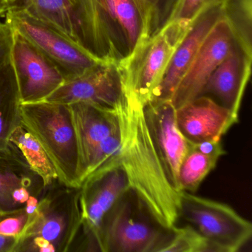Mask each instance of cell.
Segmentation results:
<instances>
[{
    "label": "cell",
    "mask_w": 252,
    "mask_h": 252,
    "mask_svg": "<svg viewBox=\"0 0 252 252\" xmlns=\"http://www.w3.org/2000/svg\"><path fill=\"white\" fill-rule=\"evenodd\" d=\"M82 225L77 238H80V251L99 252L97 236L106 214L118 200L130 189L125 169L109 160L88 175L80 186Z\"/></svg>",
    "instance_id": "ba28073f"
},
{
    "label": "cell",
    "mask_w": 252,
    "mask_h": 252,
    "mask_svg": "<svg viewBox=\"0 0 252 252\" xmlns=\"http://www.w3.org/2000/svg\"><path fill=\"white\" fill-rule=\"evenodd\" d=\"M5 17V22L16 32L55 64L65 82L82 76L101 63L65 33L26 11L9 10Z\"/></svg>",
    "instance_id": "8992f818"
},
{
    "label": "cell",
    "mask_w": 252,
    "mask_h": 252,
    "mask_svg": "<svg viewBox=\"0 0 252 252\" xmlns=\"http://www.w3.org/2000/svg\"><path fill=\"white\" fill-rule=\"evenodd\" d=\"M79 43L101 63L120 64L129 49L110 20L107 0H71Z\"/></svg>",
    "instance_id": "9c48e42d"
},
{
    "label": "cell",
    "mask_w": 252,
    "mask_h": 252,
    "mask_svg": "<svg viewBox=\"0 0 252 252\" xmlns=\"http://www.w3.org/2000/svg\"><path fill=\"white\" fill-rule=\"evenodd\" d=\"M125 98L126 87L119 64L101 63L82 76L64 82L45 101L67 105L83 101L116 110Z\"/></svg>",
    "instance_id": "8fae6325"
},
{
    "label": "cell",
    "mask_w": 252,
    "mask_h": 252,
    "mask_svg": "<svg viewBox=\"0 0 252 252\" xmlns=\"http://www.w3.org/2000/svg\"><path fill=\"white\" fill-rule=\"evenodd\" d=\"M221 18L222 11L220 3L209 7L194 20L175 49L161 82L150 101L171 100L208 33Z\"/></svg>",
    "instance_id": "2e32d148"
},
{
    "label": "cell",
    "mask_w": 252,
    "mask_h": 252,
    "mask_svg": "<svg viewBox=\"0 0 252 252\" xmlns=\"http://www.w3.org/2000/svg\"><path fill=\"white\" fill-rule=\"evenodd\" d=\"M12 9L53 25L79 43L71 0H19Z\"/></svg>",
    "instance_id": "ffe728a7"
},
{
    "label": "cell",
    "mask_w": 252,
    "mask_h": 252,
    "mask_svg": "<svg viewBox=\"0 0 252 252\" xmlns=\"http://www.w3.org/2000/svg\"><path fill=\"white\" fill-rule=\"evenodd\" d=\"M188 142V150L180 165L178 171L179 191L194 193L203 180L215 169L220 156L210 154Z\"/></svg>",
    "instance_id": "44dd1931"
},
{
    "label": "cell",
    "mask_w": 252,
    "mask_h": 252,
    "mask_svg": "<svg viewBox=\"0 0 252 252\" xmlns=\"http://www.w3.org/2000/svg\"><path fill=\"white\" fill-rule=\"evenodd\" d=\"M141 23L140 42L160 33L169 23L179 0H133Z\"/></svg>",
    "instance_id": "cb8c5ba5"
},
{
    "label": "cell",
    "mask_w": 252,
    "mask_h": 252,
    "mask_svg": "<svg viewBox=\"0 0 252 252\" xmlns=\"http://www.w3.org/2000/svg\"><path fill=\"white\" fill-rule=\"evenodd\" d=\"M175 118L180 132L191 143L221 141L238 122V114L206 95H200L177 108Z\"/></svg>",
    "instance_id": "9a60e30c"
},
{
    "label": "cell",
    "mask_w": 252,
    "mask_h": 252,
    "mask_svg": "<svg viewBox=\"0 0 252 252\" xmlns=\"http://www.w3.org/2000/svg\"><path fill=\"white\" fill-rule=\"evenodd\" d=\"M14 31L5 22H0V63L11 54L14 43Z\"/></svg>",
    "instance_id": "f1b7e54d"
},
{
    "label": "cell",
    "mask_w": 252,
    "mask_h": 252,
    "mask_svg": "<svg viewBox=\"0 0 252 252\" xmlns=\"http://www.w3.org/2000/svg\"><path fill=\"white\" fill-rule=\"evenodd\" d=\"M160 252H215L210 243L189 224L171 228Z\"/></svg>",
    "instance_id": "484cf974"
},
{
    "label": "cell",
    "mask_w": 252,
    "mask_h": 252,
    "mask_svg": "<svg viewBox=\"0 0 252 252\" xmlns=\"http://www.w3.org/2000/svg\"><path fill=\"white\" fill-rule=\"evenodd\" d=\"M179 197V218L205 237L215 252H238L252 237V223L228 205L187 191H180Z\"/></svg>",
    "instance_id": "5b68a950"
},
{
    "label": "cell",
    "mask_w": 252,
    "mask_h": 252,
    "mask_svg": "<svg viewBox=\"0 0 252 252\" xmlns=\"http://www.w3.org/2000/svg\"><path fill=\"white\" fill-rule=\"evenodd\" d=\"M107 10L110 20L127 43L130 54L141 36V18L135 2L133 0H107Z\"/></svg>",
    "instance_id": "603a6c76"
},
{
    "label": "cell",
    "mask_w": 252,
    "mask_h": 252,
    "mask_svg": "<svg viewBox=\"0 0 252 252\" xmlns=\"http://www.w3.org/2000/svg\"><path fill=\"white\" fill-rule=\"evenodd\" d=\"M80 187H46L14 252H70L82 225Z\"/></svg>",
    "instance_id": "7a4b0ae2"
},
{
    "label": "cell",
    "mask_w": 252,
    "mask_h": 252,
    "mask_svg": "<svg viewBox=\"0 0 252 252\" xmlns=\"http://www.w3.org/2000/svg\"><path fill=\"white\" fill-rule=\"evenodd\" d=\"M10 142L21 152L28 164L43 180L45 187L60 181L48 155L39 141L22 124L11 135Z\"/></svg>",
    "instance_id": "7402d4cb"
},
{
    "label": "cell",
    "mask_w": 252,
    "mask_h": 252,
    "mask_svg": "<svg viewBox=\"0 0 252 252\" xmlns=\"http://www.w3.org/2000/svg\"><path fill=\"white\" fill-rule=\"evenodd\" d=\"M175 110L171 100L152 101L143 107L144 119L169 182L179 191L178 171L188 142L178 129Z\"/></svg>",
    "instance_id": "5bb4252c"
},
{
    "label": "cell",
    "mask_w": 252,
    "mask_h": 252,
    "mask_svg": "<svg viewBox=\"0 0 252 252\" xmlns=\"http://www.w3.org/2000/svg\"><path fill=\"white\" fill-rule=\"evenodd\" d=\"M21 124L48 155L60 182L80 187V158L70 105L48 101L22 104Z\"/></svg>",
    "instance_id": "3957f363"
},
{
    "label": "cell",
    "mask_w": 252,
    "mask_h": 252,
    "mask_svg": "<svg viewBox=\"0 0 252 252\" xmlns=\"http://www.w3.org/2000/svg\"><path fill=\"white\" fill-rule=\"evenodd\" d=\"M252 0H223L222 17L228 22L236 41L248 55L252 57Z\"/></svg>",
    "instance_id": "d4e9b609"
},
{
    "label": "cell",
    "mask_w": 252,
    "mask_h": 252,
    "mask_svg": "<svg viewBox=\"0 0 252 252\" xmlns=\"http://www.w3.org/2000/svg\"><path fill=\"white\" fill-rule=\"evenodd\" d=\"M11 61L22 104L45 101L65 82L55 64L15 31Z\"/></svg>",
    "instance_id": "30bf717a"
},
{
    "label": "cell",
    "mask_w": 252,
    "mask_h": 252,
    "mask_svg": "<svg viewBox=\"0 0 252 252\" xmlns=\"http://www.w3.org/2000/svg\"><path fill=\"white\" fill-rule=\"evenodd\" d=\"M124 127L119 153L110 160L126 172L130 189L155 220L172 228L179 218V191L169 182L144 117L143 106L130 93L119 107Z\"/></svg>",
    "instance_id": "6da1fadb"
},
{
    "label": "cell",
    "mask_w": 252,
    "mask_h": 252,
    "mask_svg": "<svg viewBox=\"0 0 252 252\" xmlns=\"http://www.w3.org/2000/svg\"><path fill=\"white\" fill-rule=\"evenodd\" d=\"M18 1L19 0H7L9 10L14 8V6H15V5H17V2H18ZM9 10H8V11H9Z\"/></svg>",
    "instance_id": "1f68e13d"
},
{
    "label": "cell",
    "mask_w": 252,
    "mask_h": 252,
    "mask_svg": "<svg viewBox=\"0 0 252 252\" xmlns=\"http://www.w3.org/2000/svg\"><path fill=\"white\" fill-rule=\"evenodd\" d=\"M69 105L79 147L82 184L94 150L120 126V116L118 109L106 108L91 103L79 101Z\"/></svg>",
    "instance_id": "ac0fdd59"
},
{
    "label": "cell",
    "mask_w": 252,
    "mask_h": 252,
    "mask_svg": "<svg viewBox=\"0 0 252 252\" xmlns=\"http://www.w3.org/2000/svg\"><path fill=\"white\" fill-rule=\"evenodd\" d=\"M46 187L11 142L0 150V213L27 208L34 212Z\"/></svg>",
    "instance_id": "4fadbf2b"
},
{
    "label": "cell",
    "mask_w": 252,
    "mask_h": 252,
    "mask_svg": "<svg viewBox=\"0 0 252 252\" xmlns=\"http://www.w3.org/2000/svg\"><path fill=\"white\" fill-rule=\"evenodd\" d=\"M22 101L11 54L0 63V150L21 125Z\"/></svg>",
    "instance_id": "d6986e66"
},
{
    "label": "cell",
    "mask_w": 252,
    "mask_h": 252,
    "mask_svg": "<svg viewBox=\"0 0 252 252\" xmlns=\"http://www.w3.org/2000/svg\"><path fill=\"white\" fill-rule=\"evenodd\" d=\"M171 228L158 223L132 189L106 214L97 236L101 252H160Z\"/></svg>",
    "instance_id": "277c9868"
},
{
    "label": "cell",
    "mask_w": 252,
    "mask_h": 252,
    "mask_svg": "<svg viewBox=\"0 0 252 252\" xmlns=\"http://www.w3.org/2000/svg\"><path fill=\"white\" fill-rule=\"evenodd\" d=\"M17 241V237L0 235V252H14Z\"/></svg>",
    "instance_id": "f546056e"
},
{
    "label": "cell",
    "mask_w": 252,
    "mask_h": 252,
    "mask_svg": "<svg viewBox=\"0 0 252 252\" xmlns=\"http://www.w3.org/2000/svg\"><path fill=\"white\" fill-rule=\"evenodd\" d=\"M228 22L221 18L208 33L195 58L172 95L175 109L201 95L205 85L235 42Z\"/></svg>",
    "instance_id": "7c38bea8"
},
{
    "label": "cell",
    "mask_w": 252,
    "mask_h": 252,
    "mask_svg": "<svg viewBox=\"0 0 252 252\" xmlns=\"http://www.w3.org/2000/svg\"><path fill=\"white\" fill-rule=\"evenodd\" d=\"M252 57L235 41L229 53L205 85L201 95L238 114L242 98L251 74Z\"/></svg>",
    "instance_id": "e0dca14e"
},
{
    "label": "cell",
    "mask_w": 252,
    "mask_h": 252,
    "mask_svg": "<svg viewBox=\"0 0 252 252\" xmlns=\"http://www.w3.org/2000/svg\"><path fill=\"white\" fill-rule=\"evenodd\" d=\"M8 10L9 8L7 0H0V17H5Z\"/></svg>",
    "instance_id": "4dcf8cb0"
},
{
    "label": "cell",
    "mask_w": 252,
    "mask_h": 252,
    "mask_svg": "<svg viewBox=\"0 0 252 252\" xmlns=\"http://www.w3.org/2000/svg\"><path fill=\"white\" fill-rule=\"evenodd\" d=\"M33 214L27 208L0 213V235L21 237Z\"/></svg>",
    "instance_id": "83f0119b"
},
{
    "label": "cell",
    "mask_w": 252,
    "mask_h": 252,
    "mask_svg": "<svg viewBox=\"0 0 252 252\" xmlns=\"http://www.w3.org/2000/svg\"><path fill=\"white\" fill-rule=\"evenodd\" d=\"M222 1L223 0H179L169 23L187 32L202 12L212 5L222 3Z\"/></svg>",
    "instance_id": "4316f807"
},
{
    "label": "cell",
    "mask_w": 252,
    "mask_h": 252,
    "mask_svg": "<svg viewBox=\"0 0 252 252\" xmlns=\"http://www.w3.org/2000/svg\"><path fill=\"white\" fill-rule=\"evenodd\" d=\"M187 32L169 23L156 36L141 41L119 64L126 91L143 107L153 98L175 49Z\"/></svg>",
    "instance_id": "52a82bcc"
}]
</instances>
